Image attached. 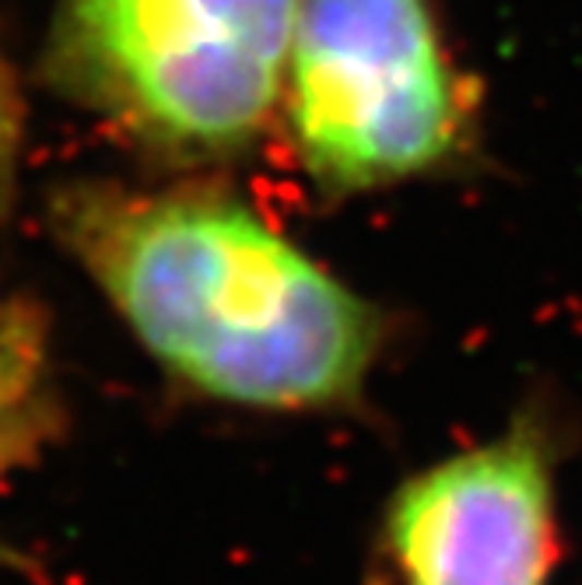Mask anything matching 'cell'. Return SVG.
I'll use <instances>...</instances> for the list:
<instances>
[{"mask_svg":"<svg viewBox=\"0 0 582 585\" xmlns=\"http://www.w3.org/2000/svg\"><path fill=\"white\" fill-rule=\"evenodd\" d=\"M404 585H547L558 550L555 445L520 417L407 477L382 515Z\"/></svg>","mask_w":582,"mask_h":585,"instance_id":"277c9868","label":"cell"},{"mask_svg":"<svg viewBox=\"0 0 582 585\" xmlns=\"http://www.w3.org/2000/svg\"><path fill=\"white\" fill-rule=\"evenodd\" d=\"M298 0H57L46 71L176 162L239 155L285 98Z\"/></svg>","mask_w":582,"mask_h":585,"instance_id":"7a4b0ae2","label":"cell"},{"mask_svg":"<svg viewBox=\"0 0 582 585\" xmlns=\"http://www.w3.org/2000/svg\"><path fill=\"white\" fill-rule=\"evenodd\" d=\"M49 231L147 358L214 404L352 407L379 361V309L225 190L74 179Z\"/></svg>","mask_w":582,"mask_h":585,"instance_id":"6da1fadb","label":"cell"},{"mask_svg":"<svg viewBox=\"0 0 582 585\" xmlns=\"http://www.w3.org/2000/svg\"><path fill=\"white\" fill-rule=\"evenodd\" d=\"M19 155H22V106L14 95L11 74L0 60V217L8 214L19 179Z\"/></svg>","mask_w":582,"mask_h":585,"instance_id":"8992f818","label":"cell"},{"mask_svg":"<svg viewBox=\"0 0 582 585\" xmlns=\"http://www.w3.org/2000/svg\"><path fill=\"white\" fill-rule=\"evenodd\" d=\"M285 103L298 162L326 193L393 187L463 144L428 0H298Z\"/></svg>","mask_w":582,"mask_h":585,"instance_id":"3957f363","label":"cell"},{"mask_svg":"<svg viewBox=\"0 0 582 585\" xmlns=\"http://www.w3.org/2000/svg\"><path fill=\"white\" fill-rule=\"evenodd\" d=\"M54 341L39 306L0 291V488L60 425Z\"/></svg>","mask_w":582,"mask_h":585,"instance_id":"5b68a950","label":"cell"}]
</instances>
